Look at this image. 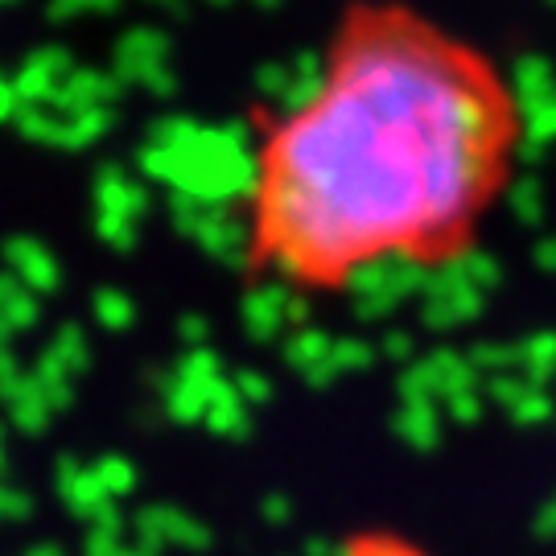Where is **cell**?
I'll return each mask as SVG.
<instances>
[{
    "label": "cell",
    "instance_id": "obj_1",
    "mask_svg": "<svg viewBox=\"0 0 556 556\" xmlns=\"http://www.w3.org/2000/svg\"><path fill=\"white\" fill-rule=\"evenodd\" d=\"M523 137L516 83L482 46L396 0L351 4L256 140L248 264L298 293L454 264L507 194Z\"/></svg>",
    "mask_w": 556,
    "mask_h": 556
}]
</instances>
